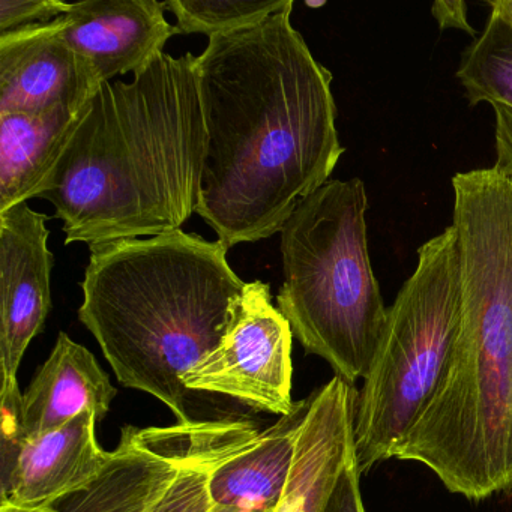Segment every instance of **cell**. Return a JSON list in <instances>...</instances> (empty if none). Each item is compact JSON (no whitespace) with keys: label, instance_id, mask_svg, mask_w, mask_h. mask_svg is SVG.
<instances>
[{"label":"cell","instance_id":"obj_17","mask_svg":"<svg viewBox=\"0 0 512 512\" xmlns=\"http://www.w3.org/2000/svg\"><path fill=\"white\" fill-rule=\"evenodd\" d=\"M488 5L490 17L461 55L457 79L470 106L505 104L512 109V20Z\"/></svg>","mask_w":512,"mask_h":512},{"label":"cell","instance_id":"obj_8","mask_svg":"<svg viewBox=\"0 0 512 512\" xmlns=\"http://www.w3.org/2000/svg\"><path fill=\"white\" fill-rule=\"evenodd\" d=\"M46 214L28 203L0 212V371L17 377L31 341L52 311V269Z\"/></svg>","mask_w":512,"mask_h":512},{"label":"cell","instance_id":"obj_21","mask_svg":"<svg viewBox=\"0 0 512 512\" xmlns=\"http://www.w3.org/2000/svg\"><path fill=\"white\" fill-rule=\"evenodd\" d=\"M359 476L361 473L356 458H353L341 473L326 512H367L362 500Z\"/></svg>","mask_w":512,"mask_h":512},{"label":"cell","instance_id":"obj_12","mask_svg":"<svg viewBox=\"0 0 512 512\" xmlns=\"http://www.w3.org/2000/svg\"><path fill=\"white\" fill-rule=\"evenodd\" d=\"M310 409V397L259 433L251 428L209 470L208 493L218 508L275 512L290 478L296 443Z\"/></svg>","mask_w":512,"mask_h":512},{"label":"cell","instance_id":"obj_18","mask_svg":"<svg viewBox=\"0 0 512 512\" xmlns=\"http://www.w3.org/2000/svg\"><path fill=\"white\" fill-rule=\"evenodd\" d=\"M293 8V0H170L167 10L184 35L235 34Z\"/></svg>","mask_w":512,"mask_h":512},{"label":"cell","instance_id":"obj_14","mask_svg":"<svg viewBox=\"0 0 512 512\" xmlns=\"http://www.w3.org/2000/svg\"><path fill=\"white\" fill-rule=\"evenodd\" d=\"M97 416L85 412L49 433L29 437L10 490L0 502L53 506L88 490L109 466L113 451L98 443Z\"/></svg>","mask_w":512,"mask_h":512},{"label":"cell","instance_id":"obj_16","mask_svg":"<svg viewBox=\"0 0 512 512\" xmlns=\"http://www.w3.org/2000/svg\"><path fill=\"white\" fill-rule=\"evenodd\" d=\"M89 107L0 115V212L49 188Z\"/></svg>","mask_w":512,"mask_h":512},{"label":"cell","instance_id":"obj_22","mask_svg":"<svg viewBox=\"0 0 512 512\" xmlns=\"http://www.w3.org/2000/svg\"><path fill=\"white\" fill-rule=\"evenodd\" d=\"M496 119V164L500 172L512 176V109L505 104H491Z\"/></svg>","mask_w":512,"mask_h":512},{"label":"cell","instance_id":"obj_9","mask_svg":"<svg viewBox=\"0 0 512 512\" xmlns=\"http://www.w3.org/2000/svg\"><path fill=\"white\" fill-rule=\"evenodd\" d=\"M62 17L0 34V115L83 107L104 85L94 65L62 40Z\"/></svg>","mask_w":512,"mask_h":512},{"label":"cell","instance_id":"obj_20","mask_svg":"<svg viewBox=\"0 0 512 512\" xmlns=\"http://www.w3.org/2000/svg\"><path fill=\"white\" fill-rule=\"evenodd\" d=\"M61 0H0V34L55 22L70 11Z\"/></svg>","mask_w":512,"mask_h":512},{"label":"cell","instance_id":"obj_10","mask_svg":"<svg viewBox=\"0 0 512 512\" xmlns=\"http://www.w3.org/2000/svg\"><path fill=\"white\" fill-rule=\"evenodd\" d=\"M167 2L158 0H85L62 17L61 37L85 56L101 82L136 73L181 34L166 20Z\"/></svg>","mask_w":512,"mask_h":512},{"label":"cell","instance_id":"obj_2","mask_svg":"<svg viewBox=\"0 0 512 512\" xmlns=\"http://www.w3.org/2000/svg\"><path fill=\"white\" fill-rule=\"evenodd\" d=\"M452 190L460 328L436 394L391 458L482 500L512 490V176L457 173Z\"/></svg>","mask_w":512,"mask_h":512},{"label":"cell","instance_id":"obj_7","mask_svg":"<svg viewBox=\"0 0 512 512\" xmlns=\"http://www.w3.org/2000/svg\"><path fill=\"white\" fill-rule=\"evenodd\" d=\"M292 340L289 322L272 302L271 286L259 280L247 283L217 349L185 374V386L287 415L296 406Z\"/></svg>","mask_w":512,"mask_h":512},{"label":"cell","instance_id":"obj_4","mask_svg":"<svg viewBox=\"0 0 512 512\" xmlns=\"http://www.w3.org/2000/svg\"><path fill=\"white\" fill-rule=\"evenodd\" d=\"M79 319L116 379L194 422L184 376L217 349L247 283L229 248L179 229L89 245Z\"/></svg>","mask_w":512,"mask_h":512},{"label":"cell","instance_id":"obj_13","mask_svg":"<svg viewBox=\"0 0 512 512\" xmlns=\"http://www.w3.org/2000/svg\"><path fill=\"white\" fill-rule=\"evenodd\" d=\"M185 455L184 425H127L103 475L65 505L67 512H148L178 473Z\"/></svg>","mask_w":512,"mask_h":512},{"label":"cell","instance_id":"obj_5","mask_svg":"<svg viewBox=\"0 0 512 512\" xmlns=\"http://www.w3.org/2000/svg\"><path fill=\"white\" fill-rule=\"evenodd\" d=\"M364 182H326L281 229L284 283L277 295L293 337L355 386L373 365L388 308L368 253Z\"/></svg>","mask_w":512,"mask_h":512},{"label":"cell","instance_id":"obj_11","mask_svg":"<svg viewBox=\"0 0 512 512\" xmlns=\"http://www.w3.org/2000/svg\"><path fill=\"white\" fill-rule=\"evenodd\" d=\"M355 397V388L337 376L310 395L289 482L275 512H326L341 473L356 458Z\"/></svg>","mask_w":512,"mask_h":512},{"label":"cell","instance_id":"obj_3","mask_svg":"<svg viewBox=\"0 0 512 512\" xmlns=\"http://www.w3.org/2000/svg\"><path fill=\"white\" fill-rule=\"evenodd\" d=\"M205 146L197 56L161 53L98 89L40 199L67 245L175 232L197 212Z\"/></svg>","mask_w":512,"mask_h":512},{"label":"cell","instance_id":"obj_1","mask_svg":"<svg viewBox=\"0 0 512 512\" xmlns=\"http://www.w3.org/2000/svg\"><path fill=\"white\" fill-rule=\"evenodd\" d=\"M292 10L215 35L197 56L206 146L196 214L229 250L281 232L346 152L332 73L293 28Z\"/></svg>","mask_w":512,"mask_h":512},{"label":"cell","instance_id":"obj_6","mask_svg":"<svg viewBox=\"0 0 512 512\" xmlns=\"http://www.w3.org/2000/svg\"><path fill=\"white\" fill-rule=\"evenodd\" d=\"M461 317L457 230L446 227L418 250L415 271L388 308L385 335L353 409L359 473L392 449L436 394Z\"/></svg>","mask_w":512,"mask_h":512},{"label":"cell","instance_id":"obj_24","mask_svg":"<svg viewBox=\"0 0 512 512\" xmlns=\"http://www.w3.org/2000/svg\"><path fill=\"white\" fill-rule=\"evenodd\" d=\"M0 512H67L65 509H58L55 506H37V508H29V506L14 505V503L0 502Z\"/></svg>","mask_w":512,"mask_h":512},{"label":"cell","instance_id":"obj_15","mask_svg":"<svg viewBox=\"0 0 512 512\" xmlns=\"http://www.w3.org/2000/svg\"><path fill=\"white\" fill-rule=\"evenodd\" d=\"M118 389L92 352L59 332L47 361L23 394L29 437L64 427L85 412L98 421L110 412Z\"/></svg>","mask_w":512,"mask_h":512},{"label":"cell","instance_id":"obj_19","mask_svg":"<svg viewBox=\"0 0 512 512\" xmlns=\"http://www.w3.org/2000/svg\"><path fill=\"white\" fill-rule=\"evenodd\" d=\"M29 434L23 413V392L17 377L0 383V497L10 490Z\"/></svg>","mask_w":512,"mask_h":512},{"label":"cell","instance_id":"obj_23","mask_svg":"<svg viewBox=\"0 0 512 512\" xmlns=\"http://www.w3.org/2000/svg\"><path fill=\"white\" fill-rule=\"evenodd\" d=\"M431 14L442 29H460L467 34L475 35V31L470 28L469 20H467L466 2L439 0L431 8Z\"/></svg>","mask_w":512,"mask_h":512},{"label":"cell","instance_id":"obj_25","mask_svg":"<svg viewBox=\"0 0 512 512\" xmlns=\"http://www.w3.org/2000/svg\"><path fill=\"white\" fill-rule=\"evenodd\" d=\"M490 4L502 10L503 13L512 20V0H494V2H490Z\"/></svg>","mask_w":512,"mask_h":512}]
</instances>
